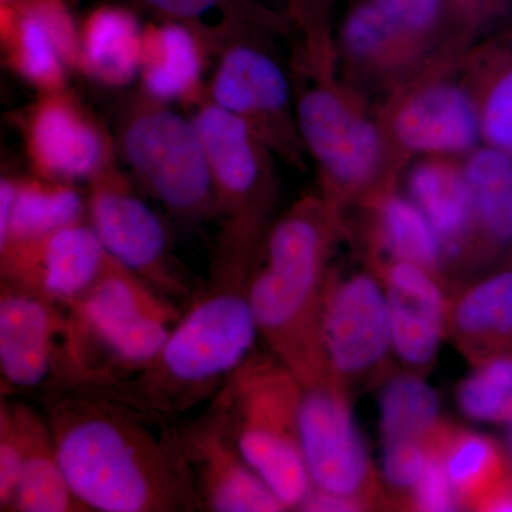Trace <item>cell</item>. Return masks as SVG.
<instances>
[{
  "mask_svg": "<svg viewBox=\"0 0 512 512\" xmlns=\"http://www.w3.org/2000/svg\"><path fill=\"white\" fill-rule=\"evenodd\" d=\"M60 466L89 511H198L183 424L121 383L47 389Z\"/></svg>",
  "mask_w": 512,
  "mask_h": 512,
  "instance_id": "1",
  "label": "cell"
},
{
  "mask_svg": "<svg viewBox=\"0 0 512 512\" xmlns=\"http://www.w3.org/2000/svg\"><path fill=\"white\" fill-rule=\"evenodd\" d=\"M332 0H291L292 10L305 25L315 28Z\"/></svg>",
  "mask_w": 512,
  "mask_h": 512,
  "instance_id": "40",
  "label": "cell"
},
{
  "mask_svg": "<svg viewBox=\"0 0 512 512\" xmlns=\"http://www.w3.org/2000/svg\"><path fill=\"white\" fill-rule=\"evenodd\" d=\"M22 448L18 487L9 511H89L64 476L46 417L22 403H8Z\"/></svg>",
  "mask_w": 512,
  "mask_h": 512,
  "instance_id": "19",
  "label": "cell"
},
{
  "mask_svg": "<svg viewBox=\"0 0 512 512\" xmlns=\"http://www.w3.org/2000/svg\"><path fill=\"white\" fill-rule=\"evenodd\" d=\"M407 43L429 35L439 25L444 0H372Z\"/></svg>",
  "mask_w": 512,
  "mask_h": 512,
  "instance_id": "34",
  "label": "cell"
},
{
  "mask_svg": "<svg viewBox=\"0 0 512 512\" xmlns=\"http://www.w3.org/2000/svg\"><path fill=\"white\" fill-rule=\"evenodd\" d=\"M301 393L278 357L254 353L211 403L229 440L286 510H299L312 490L299 441Z\"/></svg>",
  "mask_w": 512,
  "mask_h": 512,
  "instance_id": "5",
  "label": "cell"
},
{
  "mask_svg": "<svg viewBox=\"0 0 512 512\" xmlns=\"http://www.w3.org/2000/svg\"><path fill=\"white\" fill-rule=\"evenodd\" d=\"M25 289L2 282L0 370L3 384L28 390L60 379L66 311Z\"/></svg>",
  "mask_w": 512,
  "mask_h": 512,
  "instance_id": "14",
  "label": "cell"
},
{
  "mask_svg": "<svg viewBox=\"0 0 512 512\" xmlns=\"http://www.w3.org/2000/svg\"><path fill=\"white\" fill-rule=\"evenodd\" d=\"M200 131L214 184V212L222 222L220 247L256 249L269 195L265 143L247 121L202 99L192 117Z\"/></svg>",
  "mask_w": 512,
  "mask_h": 512,
  "instance_id": "7",
  "label": "cell"
},
{
  "mask_svg": "<svg viewBox=\"0 0 512 512\" xmlns=\"http://www.w3.org/2000/svg\"><path fill=\"white\" fill-rule=\"evenodd\" d=\"M299 510L313 512H346L362 511L365 510V507L355 500H350V498L340 497V495L325 493V491L312 488L311 493L305 498Z\"/></svg>",
  "mask_w": 512,
  "mask_h": 512,
  "instance_id": "38",
  "label": "cell"
},
{
  "mask_svg": "<svg viewBox=\"0 0 512 512\" xmlns=\"http://www.w3.org/2000/svg\"><path fill=\"white\" fill-rule=\"evenodd\" d=\"M25 0H0V8H16Z\"/></svg>",
  "mask_w": 512,
  "mask_h": 512,
  "instance_id": "42",
  "label": "cell"
},
{
  "mask_svg": "<svg viewBox=\"0 0 512 512\" xmlns=\"http://www.w3.org/2000/svg\"><path fill=\"white\" fill-rule=\"evenodd\" d=\"M434 437L429 441L402 440L384 444V484L394 495H399L409 507L414 488L419 484L429 461Z\"/></svg>",
  "mask_w": 512,
  "mask_h": 512,
  "instance_id": "33",
  "label": "cell"
},
{
  "mask_svg": "<svg viewBox=\"0 0 512 512\" xmlns=\"http://www.w3.org/2000/svg\"><path fill=\"white\" fill-rule=\"evenodd\" d=\"M120 150L140 183L178 217L214 212L210 160L194 120L143 93L121 121Z\"/></svg>",
  "mask_w": 512,
  "mask_h": 512,
  "instance_id": "6",
  "label": "cell"
},
{
  "mask_svg": "<svg viewBox=\"0 0 512 512\" xmlns=\"http://www.w3.org/2000/svg\"><path fill=\"white\" fill-rule=\"evenodd\" d=\"M111 256L90 222L0 249L2 282L66 306L103 274Z\"/></svg>",
  "mask_w": 512,
  "mask_h": 512,
  "instance_id": "11",
  "label": "cell"
},
{
  "mask_svg": "<svg viewBox=\"0 0 512 512\" xmlns=\"http://www.w3.org/2000/svg\"><path fill=\"white\" fill-rule=\"evenodd\" d=\"M328 208L303 202L269 232L265 262L249 279L259 333L302 386L325 382L319 328L329 274Z\"/></svg>",
  "mask_w": 512,
  "mask_h": 512,
  "instance_id": "3",
  "label": "cell"
},
{
  "mask_svg": "<svg viewBox=\"0 0 512 512\" xmlns=\"http://www.w3.org/2000/svg\"><path fill=\"white\" fill-rule=\"evenodd\" d=\"M377 239L390 262H410L440 278L443 244L429 218L410 198L390 194L377 205Z\"/></svg>",
  "mask_w": 512,
  "mask_h": 512,
  "instance_id": "28",
  "label": "cell"
},
{
  "mask_svg": "<svg viewBox=\"0 0 512 512\" xmlns=\"http://www.w3.org/2000/svg\"><path fill=\"white\" fill-rule=\"evenodd\" d=\"M329 382L350 384L380 375L393 350L392 320L382 276L357 272L329 275L319 328Z\"/></svg>",
  "mask_w": 512,
  "mask_h": 512,
  "instance_id": "8",
  "label": "cell"
},
{
  "mask_svg": "<svg viewBox=\"0 0 512 512\" xmlns=\"http://www.w3.org/2000/svg\"><path fill=\"white\" fill-rule=\"evenodd\" d=\"M208 99L247 121L266 143L285 130L291 86L275 59L237 35L222 45Z\"/></svg>",
  "mask_w": 512,
  "mask_h": 512,
  "instance_id": "16",
  "label": "cell"
},
{
  "mask_svg": "<svg viewBox=\"0 0 512 512\" xmlns=\"http://www.w3.org/2000/svg\"><path fill=\"white\" fill-rule=\"evenodd\" d=\"M254 259L218 252L210 286L181 315L160 355L121 384L175 417L217 396L261 335L248 293Z\"/></svg>",
  "mask_w": 512,
  "mask_h": 512,
  "instance_id": "2",
  "label": "cell"
},
{
  "mask_svg": "<svg viewBox=\"0 0 512 512\" xmlns=\"http://www.w3.org/2000/svg\"><path fill=\"white\" fill-rule=\"evenodd\" d=\"M207 42L183 23L144 30L140 76L143 93L164 103L201 101Z\"/></svg>",
  "mask_w": 512,
  "mask_h": 512,
  "instance_id": "20",
  "label": "cell"
},
{
  "mask_svg": "<svg viewBox=\"0 0 512 512\" xmlns=\"http://www.w3.org/2000/svg\"><path fill=\"white\" fill-rule=\"evenodd\" d=\"M481 136L512 154V66L488 90L480 110Z\"/></svg>",
  "mask_w": 512,
  "mask_h": 512,
  "instance_id": "35",
  "label": "cell"
},
{
  "mask_svg": "<svg viewBox=\"0 0 512 512\" xmlns=\"http://www.w3.org/2000/svg\"><path fill=\"white\" fill-rule=\"evenodd\" d=\"M393 133L413 153H467L481 137L480 111L463 87L430 84L407 97L396 110Z\"/></svg>",
  "mask_w": 512,
  "mask_h": 512,
  "instance_id": "18",
  "label": "cell"
},
{
  "mask_svg": "<svg viewBox=\"0 0 512 512\" xmlns=\"http://www.w3.org/2000/svg\"><path fill=\"white\" fill-rule=\"evenodd\" d=\"M170 22L183 23L207 45H224L251 20L262 18L252 0H133Z\"/></svg>",
  "mask_w": 512,
  "mask_h": 512,
  "instance_id": "30",
  "label": "cell"
},
{
  "mask_svg": "<svg viewBox=\"0 0 512 512\" xmlns=\"http://www.w3.org/2000/svg\"><path fill=\"white\" fill-rule=\"evenodd\" d=\"M64 311L66 332L57 384L133 379L160 355L181 318L165 296L114 258Z\"/></svg>",
  "mask_w": 512,
  "mask_h": 512,
  "instance_id": "4",
  "label": "cell"
},
{
  "mask_svg": "<svg viewBox=\"0 0 512 512\" xmlns=\"http://www.w3.org/2000/svg\"><path fill=\"white\" fill-rule=\"evenodd\" d=\"M22 466V448L8 403L0 410V507L9 511Z\"/></svg>",
  "mask_w": 512,
  "mask_h": 512,
  "instance_id": "37",
  "label": "cell"
},
{
  "mask_svg": "<svg viewBox=\"0 0 512 512\" xmlns=\"http://www.w3.org/2000/svg\"><path fill=\"white\" fill-rule=\"evenodd\" d=\"M444 2H446V9L451 6V8L461 13H474L477 10L487 8L488 5L497 2V0H444Z\"/></svg>",
  "mask_w": 512,
  "mask_h": 512,
  "instance_id": "41",
  "label": "cell"
},
{
  "mask_svg": "<svg viewBox=\"0 0 512 512\" xmlns=\"http://www.w3.org/2000/svg\"><path fill=\"white\" fill-rule=\"evenodd\" d=\"M379 275L389 302L394 353L409 369H427L447 336L450 313L439 276L400 261L389 262Z\"/></svg>",
  "mask_w": 512,
  "mask_h": 512,
  "instance_id": "17",
  "label": "cell"
},
{
  "mask_svg": "<svg viewBox=\"0 0 512 512\" xmlns=\"http://www.w3.org/2000/svg\"><path fill=\"white\" fill-rule=\"evenodd\" d=\"M473 197L476 227L494 245L512 242V154L488 147L474 151L463 168Z\"/></svg>",
  "mask_w": 512,
  "mask_h": 512,
  "instance_id": "27",
  "label": "cell"
},
{
  "mask_svg": "<svg viewBox=\"0 0 512 512\" xmlns=\"http://www.w3.org/2000/svg\"><path fill=\"white\" fill-rule=\"evenodd\" d=\"M407 190L436 229L446 258H460L477 231L473 197L463 170L441 161H423L407 175Z\"/></svg>",
  "mask_w": 512,
  "mask_h": 512,
  "instance_id": "22",
  "label": "cell"
},
{
  "mask_svg": "<svg viewBox=\"0 0 512 512\" xmlns=\"http://www.w3.org/2000/svg\"><path fill=\"white\" fill-rule=\"evenodd\" d=\"M143 37L126 10H96L80 29V70L104 86H126L140 74Z\"/></svg>",
  "mask_w": 512,
  "mask_h": 512,
  "instance_id": "23",
  "label": "cell"
},
{
  "mask_svg": "<svg viewBox=\"0 0 512 512\" xmlns=\"http://www.w3.org/2000/svg\"><path fill=\"white\" fill-rule=\"evenodd\" d=\"M446 424H443L436 439L431 446V453L427 466L424 468L419 484L414 488L412 503L417 511L426 512H446L457 510L458 505L456 493L453 485L447 476L446 466H444L443 454L440 450V437Z\"/></svg>",
  "mask_w": 512,
  "mask_h": 512,
  "instance_id": "36",
  "label": "cell"
},
{
  "mask_svg": "<svg viewBox=\"0 0 512 512\" xmlns=\"http://www.w3.org/2000/svg\"><path fill=\"white\" fill-rule=\"evenodd\" d=\"M2 42L9 66L40 93L64 90L70 67L62 45L33 10L2 8Z\"/></svg>",
  "mask_w": 512,
  "mask_h": 512,
  "instance_id": "25",
  "label": "cell"
},
{
  "mask_svg": "<svg viewBox=\"0 0 512 512\" xmlns=\"http://www.w3.org/2000/svg\"><path fill=\"white\" fill-rule=\"evenodd\" d=\"M510 441H511V448H512V421H510Z\"/></svg>",
  "mask_w": 512,
  "mask_h": 512,
  "instance_id": "43",
  "label": "cell"
},
{
  "mask_svg": "<svg viewBox=\"0 0 512 512\" xmlns=\"http://www.w3.org/2000/svg\"><path fill=\"white\" fill-rule=\"evenodd\" d=\"M447 335L476 365L512 350V271L477 282L450 302Z\"/></svg>",
  "mask_w": 512,
  "mask_h": 512,
  "instance_id": "21",
  "label": "cell"
},
{
  "mask_svg": "<svg viewBox=\"0 0 512 512\" xmlns=\"http://www.w3.org/2000/svg\"><path fill=\"white\" fill-rule=\"evenodd\" d=\"M25 121L26 151L39 177L92 181L116 163L104 128L66 93H40Z\"/></svg>",
  "mask_w": 512,
  "mask_h": 512,
  "instance_id": "13",
  "label": "cell"
},
{
  "mask_svg": "<svg viewBox=\"0 0 512 512\" xmlns=\"http://www.w3.org/2000/svg\"><path fill=\"white\" fill-rule=\"evenodd\" d=\"M198 508L212 512H278L286 508L248 466L210 406L201 419L183 424Z\"/></svg>",
  "mask_w": 512,
  "mask_h": 512,
  "instance_id": "15",
  "label": "cell"
},
{
  "mask_svg": "<svg viewBox=\"0 0 512 512\" xmlns=\"http://www.w3.org/2000/svg\"><path fill=\"white\" fill-rule=\"evenodd\" d=\"M298 426L312 488L373 507L380 485L350 410L349 390L329 380L302 386Z\"/></svg>",
  "mask_w": 512,
  "mask_h": 512,
  "instance_id": "9",
  "label": "cell"
},
{
  "mask_svg": "<svg viewBox=\"0 0 512 512\" xmlns=\"http://www.w3.org/2000/svg\"><path fill=\"white\" fill-rule=\"evenodd\" d=\"M87 217L107 254L154 291L177 289L163 220L133 191L116 163L93 178Z\"/></svg>",
  "mask_w": 512,
  "mask_h": 512,
  "instance_id": "10",
  "label": "cell"
},
{
  "mask_svg": "<svg viewBox=\"0 0 512 512\" xmlns=\"http://www.w3.org/2000/svg\"><path fill=\"white\" fill-rule=\"evenodd\" d=\"M346 52L359 62H375L406 45L392 23L372 0H359L350 8L340 29Z\"/></svg>",
  "mask_w": 512,
  "mask_h": 512,
  "instance_id": "32",
  "label": "cell"
},
{
  "mask_svg": "<svg viewBox=\"0 0 512 512\" xmlns=\"http://www.w3.org/2000/svg\"><path fill=\"white\" fill-rule=\"evenodd\" d=\"M87 201L66 181L49 178L18 180L15 210L8 235L0 249L13 242L29 241L84 221Z\"/></svg>",
  "mask_w": 512,
  "mask_h": 512,
  "instance_id": "26",
  "label": "cell"
},
{
  "mask_svg": "<svg viewBox=\"0 0 512 512\" xmlns=\"http://www.w3.org/2000/svg\"><path fill=\"white\" fill-rule=\"evenodd\" d=\"M296 120L303 143L333 187L360 188L379 170V130L335 90L322 84L305 90L296 106Z\"/></svg>",
  "mask_w": 512,
  "mask_h": 512,
  "instance_id": "12",
  "label": "cell"
},
{
  "mask_svg": "<svg viewBox=\"0 0 512 512\" xmlns=\"http://www.w3.org/2000/svg\"><path fill=\"white\" fill-rule=\"evenodd\" d=\"M457 403L468 419L483 423L512 421V350L484 360L460 384Z\"/></svg>",
  "mask_w": 512,
  "mask_h": 512,
  "instance_id": "31",
  "label": "cell"
},
{
  "mask_svg": "<svg viewBox=\"0 0 512 512\" xmlns=\"http://www.w3.org/2000/svg\"><path fill=\"white\" fill-rule=\"evenodd\" d=\"M440 450L460 507L480 511L481 505L512 477L504 451L483 434L446 424Z\"/></svg>",
  "mask_w": 512,
  "mask_h": 512,
  "instance_id": "24",
  "label": "cell"
},
{
  "mask_svg": "<svg viewBox=\"0 0 512 512\" xmlns=\"http://www.w3.org/2000/svg\"><path fill=\"white\" fill-rule=\"evenodd\" d=\"M18 178L2 177L0 180V244L8 235L13 210H15Z\"/></svg>",
  "mask_w": 512,
  "mask_h": 512,
  "instance_id": "39",
  "label": "cell"
},
{
  "mask_svg": "<svg viewBox=\"0 0 512 512\" xmlns=\"http://www.w3.org/2000/svg\"><path fill=\"white\" fill-rule=\"evenodd\" d=\"M440 399L417 373L394 377L380 397V429L384 444L429 441L443 426Z\"/></svg>",
  "mask_w": 512,
  "mask_h": 512,
  "instance_id": "29",
  "label": "cell"
}]
</instances>
